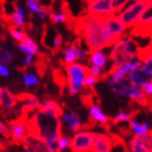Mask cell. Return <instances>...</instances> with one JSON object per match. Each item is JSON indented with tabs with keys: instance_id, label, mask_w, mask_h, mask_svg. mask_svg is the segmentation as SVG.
Returning a JSON list of instances; mask_svg holds the SVG:
<instances>
[{
	"instance_id": "cell-25",
	"label": "cell",
	"mask_w": 152,
	"mask_h": 152,
	"mask_svg": "<svg viewBox=\"0 0 152 152\" xmlns=\"http://www.w3.org/2000/svg\"><path fill=\"white\" fill-rule=\"evenodd\" d=\"M23 83L26 88H29L31 86H35L38 84L37 76L33 72H24L23 74Z\"/></svg>"
},
{
	"instance_id": "cell-4",
	"label": "cell",
	"mask_w": 152,
	"mask_h": 152,
	"mask_svg": "<svg viewBox=\"0 0 152 152\" xmlns=\"http://www.w3.org/2000/svg\"><path fill=\"white\" fill-rule=\"evenodd\" d=\"M146 0H141V1H135V2H130L127 4L123 10H121L117 13L122 22L125 24L128 29H132L133 27L136 26V24L139 21L140 16L142 14L143 10L147 7Z\"/></svg>"
},
{
	"instance_id": "cell-17",
	"label": "cell",
	"mask_w": 152,
	"mask_h": 152,
	"mask_svg": "<svg viewBox=\"0 0 152 152\" xmlns=\"http://www.w3.org/2000/svg\"><path fill=\"white\" fill-rule=\"evenodd\" d=\"M7 22L9 26L24 27L26 26V13L23 8L19 4H13V12L7 18Z\"/></svg>"
},
{
	"instance_id": "cell-26",
	"label": "cell",
	"mask_w": 152,
	"mask_h": 152,
	"mask_svg": "<svg viewBox=\"0 0 152 152\" xmlns=\"http://www.w3.org/2000/svg\"><path fill=\"white\" fill-rule=\"evenodd\" d=\"M63 58H64V64H70L74 63L77 59H76V53L74 51L72 46H69L63 50Z\"/></svg>"
},
{
	"instance_id": "cell-11",
	"label": "cell",
	"mask_w": 152,
	"mask_h": 152,
	"mask_svg": "<svg viewBox=\"0 0 152 152\" xmlns=\"http://www.w3.org/2000/svg\"><path fill=\"white\" fill-rule=\"evenodd\" d=\"M126 79L130 84L142 88L145 85L152 83V73L142 64L136 69L130 70L127 74Z\"/></svg>"
},
{
	"instance_id": "cell-10",
	"label": "cell",
	"mask_w": 152,
	"mask_h": 152,
	"mask_svg": "<svg viewBox=\"0 0 152 152\" xmlns=\"http://www.w3.org/2000/svg\"><path fill=\"white\" fill-rule=\"evenodd\" d=\"M152 28V1L147 3L146 9L143 10L139 21L135 27L130 31V36H139V37L148 38L150 29Z\"/></svg>"
},
{
	"instance_id": "cell-13",
	"label": "cell",
	"mask_w": 152,
	"mask_h": 152,
	"mask_svg": "<svg viewBox=\"0 0 152 152\" xmlns=\"http://www.w3.org/2000/svg\"><path fill=\"white\" fill-rule=\"evenodd\" d=\"M112 149L113 138L111 135L105 133H96L90 152H112Z\"/></svg>"
},
{
	"instance_id": "cell-44",
	"label": "cell",
	"mask_w": 152,
	"mask_h": 152,
	"mask_svg": "<svg viewBox=\"0 0 152 152\" xmlns=\"http://www.w3.org/2000/svg\"><path fill=\"white\" fill-rule=\"evenodd\" d=\"M0 75L3 76V77L9 76V70H8V67L6 66V64L1 63V65H0Z\"/></svg>"
},
{
	"instance_id": "cell-7",
	"label": "cell",
	"mask_w": 152,
	"mask_h": 152,
	"mask_svg": "<svg viewBox=\"0 0 152 152\" xmlns=\"http://www.w3.org/2000/svg\"><path fill=\"white\" fill-rule=\"evenodd\" d=\"M27 118L28 115L22 113L19 117L7 122L11 130V145H18V146L23 145L27 136V126H26Z\"/></svg>"
},
{
	"instance_id": "cell-24",
	"label": "cell",
	"mask_w": 152,
	"mask_h": 152,
	"mask_svg": "<svg viewBox=\"0 0 152 152\" xmlns=\"http://www.w3.org/2000/svg\"><path fill=\"white\" fill-rule=\"evenodd\" d=\"M136 113H137V111H135V112L132 111L130 113H126V112H124V111H120L115 116L113 117V118H112V123H113L114 125H117V124L121 123V122H130V121L133 120V116Z\"/></svg>"
},
{
	"instance_id": "cell-8",
	"label": "cell",
	"mask_w": 152,
	"mask_h": 152,
	"mask_svg": "<svg viewBox=\"0 0 152 152\" xmlns=\"http://www.w3.org/2000/svg\"><path fill=\"white\" fill-rule=\"evenodd\" d=\"M95 136L96 133L86 129L74 133L71 138V152H90Z\"/></svg>"
},
{
	"instance_id": "cell-40",
	"label": "cell",
	"mask_w": 152,
	"mask_h": 152,
	"mask_svg": "<svg viewBox=\"0 0 152 152\" xmlns=\"http://www.w3.org/2000/svg\"><path fill=\"white\" fill-rule=\"evenodd\" d=\"M52 45H53L54 49H60L63 45V39H62V36L60 34H57V35L53 37V41H52Z\"/></svg>"
},
{
	"instance_id": "cell-12",
	"label": "cell",
	"mask_w": 152,
	"mask_h": 152,
	"mask_svg": "<svg viewBox=\"0 0 152 152\" xmlns=\"http://www.w3.org/2000/svg\"><path fill=\"white\" fill-rule=\"evenodd\" d=\"M19 102H22V113L28 115L31 113H34L40 108V100L36 97V96L28 94V92H22L16 96Z\"/></svg>"
},
{
	"instance_id": "cell-33",
	"label": "cell",
	"mask_w": 152,
	"mask_h": 152,
	"mask_svg": "<svg viewBox=\"0 0 152 152\" xmlns=\"http://www.w3.org/2000/svg\"><path fill=\"white\" fill-rule=\"evenodd\" d=\"M53 12L52 11V8L49 6H41L40 7V10L38 11V13L36 14V15L38 16V19L41 20V21H44L46 18H48V16H50L51 13Z\"/></svg>"
},
{
	"instance_id": "cell-46",
	"label": "cell",
	"mask_w": 152,
	"mask_h": 152,
	"mask_svg": "<svg viewBox=\"0 0 152 152\" xmlns=\"http://www.w3.org/2000/svg\"><path fill=\"white\" fill-rule=\"evenodd\" d=\"M24 1H25V3H27V2H41V1H42V0H24Z\"/></svg>"
},
{
	"instance_id": "cell-18",
	"label": "cell",
	"mask_w": 152,
	"mask_h": 152,
	"mask_svg": "<svg viewBox=\"0 0 152 152\" xmlns=\"http://www.w3.org/2000/svg\"><path fill=\"white\" fill-rule=\"evenodd\" d=\"M39 110L45 113L51 114L54 116L61 117V115L63 114V109L61 108V105L58 102L51 100V99H46L44 98L42 100H40V108Z\"/></svg>"
},
{
	"instance_id": "cell-31",
	"label": "cell",
	"mask_w": 152,
	"mask_h": 152,
	"mask_svg": "<svg viewBox=\"0 0 152 152\" xmlns=\"http://www.w3.org/2000/svg\"><path fill=\"white\" fill-rule=\"evenodd\" d=\"M0 133L2 138H4V140L9 141V143H11V130H10V126L7 125L4 122H0Z\"/></svg>"
},
{
	"instance_id": "cell-5",
	"label": "cell",
	"mask_w": 152,
	"mask_h": 152,
	"mask_svg": "<svg viewBox=\"0 0 152 152\" xmlns=\"http://www.w3.org/2000/svg\"><path fill=\"white\" fill-rule=\"evenodd\" d=\"M103 23H104L105 29L108 33V36L111 40V44L113 46L118 39L125 36L127 28L125 24L122 22L120 16L117 13H113L110 15H107L103 18Z\"/></svg>"
},
{
	"instance_id": "cell-29",
	"label": "cell",
	"mask_w": 152,
	"mask_h": 152,
	"mask_svg": "<svg viewBox=\"0 0 152 152\" xmlns=\"http://www.w3.org/2000/svg\"><path fill=\"white\" fill-rule=\"evenodd\" d=\"M149 56H152V38H151V40H150V42L147 45L146 47H143V48L139 47L137 59H139L140 61H142L145 58L149 57Z\"/></svg>"
},
{
	"instance_id": "cell-28",
	"label": "cell",
	"mask_w": 152,
	"mask_h": 152,
	"mask_svg": "<svg viewBox=\"0 0 152 152\" xmlns=\"http://www.w3.org/2000/svg\"><path fill=\"white\" fill-rule=\"evenodd\" d=\"M18 48H19V50L24 53L25 56H35V54L38 53V50L35 49V48H33L32 46H29V45L25 44V42H18Z\"/></svg>"
},
{
	"instance_id": "cell-20",
	"label": "cell",
	"mask_w": 152,
	"mask_h": 152,
	"mask_svg": "<svg viewBox=\"0 0 152 152\" xmlns=\"http://www.w3.org/2000/svg\"><path fill=\"white\" fill-rule=\"evenodd\" d=\"M49 19H50V22L52 24H54V25L56 24H62V23H67L70 21L71 14L69 12V10L64 9V6H63L60 10L53 11V12L51 13Z\"/></svg>"
},
{
	"instance_id": "cell-21",
	"label": "cell",
	"mask_w": 152,
	"mask_h": 152,
	"mask_svg": "<svg viewBox=\"0 0 152 152\" xmlns=\"http://www.w3.org/2000/svg\"><path fill=\"white\" fill-rule=\"evenodd\" d=\"M129 125L130 132L134 134V136H142L145 134L149 130V126H148V123L147 122H142V123H139V122H137L135 118L128 122Z\"/></svg>"
},
{
	"instance_id": "cell-2",
	"label": "cell",
	"mask_w": 152,
	"mask_h": 152,
	"mask_svg": "<svg viewBox=\"0 0 152 152\" xmlns=\"http://www.w3.org/2000/svg\"><path fill=\"white\" fill-rule=\"evenodd\" d=\"M27 134L40 137L46 141L52 152L58 150V139L62 135L61 117L45 113L38 109L26 121Z\"/></svg>"
},
{
	"instance_id": "cell-50",
	"label": "cell",
	"mask_w": 152,
	"mask_h": 152,
	"mask_svg": "<svg viewBox=\"0 0 152 152\" xmlns=\"http://www.w3.org/2000/svg\"><path fill=\"white\" fill-rule=\"evenodd\" d=\"M146 152H152V151H148V150H147V151Z\"/></svg>"
},
{
	"instance_id": "cell-23",
	"label": "cell",
	"mask_w": 152,
	"mask_h": 152,
	"mask_svg": "<svg viewBox=\"0 0 152 152\" xmlns=\"http://www.w3.org/2000/svg\"><path fill=\"white\" fill-rule=\"evenodd\" d=\"M9 34L11 35V37L18 42H22L24 41V39L26 38V33L25 31H23L22 27H16V26H9L8 27Z\"/></svg>"
},
{
	"instance_id": "cell-49",
	"label": "cell",
	"mask_w": 152,
	"mask_h": 152,
	"mask_svg": "<svg viewBox=\"0 0 152 152\" xmlns=\"http://www.w3.org/2000/svg\"><path fill=\"white\" fill-rule=\"evenodd\" d=\"M147 2H150V1H152V0H146Z\"/></svg>"
},
{
	"instance_id": "cell-22",
	"label": "cell",
	"mask_w": 152,
	"mask_h": 152,
	"mask_svg": "<svg viewBox=\"0 0 152 152\" xmlns=\"http://www.w3.org/2000/svg\"><path fill=\"white\" fill-rule=\"evenodd\" d=\"M128 149L129 152H146V148L143 146V142L140 136H134L128 142Z\"/></svg>"
},
{
	"instance_id": "cell-6",
	"label": "cell",
	"mask_w": 152,
	"mask_h": 152,
	"mask_svg": "<svg viewBox=\"0 0 152 152\" xmlns=\"http://www.w3.org/2000/svg\"><path fill=\"white\" fill-rule=\"evenodd\" d=\"M64 67L67 74V84L77 89H82V87H84L86 77L89 74V66L74 62L64 64Z\"/></svg>"
},
{
	"instance_id": "cell-19",
	"label": "cell",
	"mask_w": 152,
	"mask_h": 152,
	"mask_svg": "<svg viewBox=\"0 0 152 152\" xmlns=\"http://www.w3.org/2000/svg\"><path fill=\"white\" fill-rule=\"evenodd\" d=\"M108 59L107 54L102 50H95V51H89V59L88 63L94 64L96 66H99L101 69H104L108 63Z\"/></svg>"
},
{
	"instance_id": "cell-38",
	"label": "cell",
	"mask_w": 152,
	"mask_h": 152,
	"mask_svg": "<svg viewBox=\"0 0 152 152\" xmlns=\"http://www.w3.org/2000/svg\"><path fill=\"white\" fill-rule=\"evenodd\" d=\"M89 73L91 74V75L94 76H97V77H99V79H100V77L102 76V69L99 66H96V65H94V64H90L89 65Z\"/></svg>"
},
{
	"instance_id": "cell-42",
	"label": "cell",
	"mask_w": 152,
	"mask_h": 152,
	"mask_svg": "<svg viewBox=\"0 0 152 152\" xmlns=\"http://www.w3.org/2000/svg\"><path fill=\"white\" fill-rule=\"evenodd\" d=\"M33 59H34V56H31V54L25 56V59H24V67H25V69L29 67L34 63V62H33Z\"/></svg>"
},
{
	"instance_id": "cell-30",
	"label": "cell",
	"mask_w": 152,
	"mask_h": 152,
	"mask_svg": "<svg viewBox=\"0 0 152 152\" xmlns=\"http://www.w3.org/2000/svg\"><path fill=\"white\" fill-rule=\"evenodd\" d=\"M140 138H141V140H142L143 146H145L146 150L152 151V129L151 130L149 129L145 135L140 136Z\"/></svg>"
},
{
	"instance_id": "cell-48",
	"label": "cell",
	"mask_w": 152,
	"mask_h": 152,
	"mask_svg": "<svg viewBox=\"0 0 152 152\" xmlns=\"http://www.w3.org/2000/svg\"><path fill=\"white\" fill-rule=\"evenodd\" d=\"M130 2H135V1H141V0H129Z\"/></svg>"
},
{
	"instance_id": "cell-35",
	"label": "cell",
	"mask_w": 152,
	"mask_h": 152,
	"mask_svg": "<svg viewBox=\"0 0 152 152\" xmlns=\"http://www.w3.org/2000/svg\"><path fill=\"white\" fill-rule=\"evenodd\" d=\"M13 60V56L8 49H3L1 50V56H0V61L3 64H9Z\"/></svg>"
},
{
	"instance_id": "cell-1",
	"label": "cell",
	"mask_w": 152,
	"mask_h": 152,
	"mask_svg": "<svg viewBox=\"0 0 152 152\" xmlns=\"http://www.w3.org/2000/svg\"><path fill=\"white\" fill-rule=\"evenodd\" d=\"M74 32L80 39L85 41L89 51L102 50L104 48H111V40L105 29L103 18L85 15L75 21Z\"/></svg>"
},
{
	"instance_id": "cell-47",
	"label": "cell",
	"mask_w": 152,
	"mask_h": 152,
	"mask_svg": "<svg viewBox=\"0 0 152 152\" xmlns=\"http://www.w3.org/2000/svg\"><path fill=\"white\" fill-rule=\"evenodd\" d=\"M148 38H152V28L150 29L149 34H148Z\"/></svg>"
},
{
	"instance_id": "cell-39",
	"label": "cell",
	"mask_w": 152,
	"mask_h": 152,
	"mask_svg": "<svg viewBox=\"0 0 152 152\" xmlns=\"http://www.w3.org/2000/svg\"><path fill=\"white\" fill-rule=\"evenodd\" d=\"M26 7H27V10H28L31 13L37 14L38 11L40 10L41 6L38 2H27V3H26Z\"/></svg>"
},
{
	"instance_id": "cell-36",
	"label": "cell",
	"mask_w": 152,
	"mask_h": 152,
	"mask_svg": "<svg viewBox=\"0 0 152 152\" xmlns=\"http://www.w3.org/2000/svg\"><path fill=\"white\" fill-rule=\"evenodd\" d=\"M34 65H35L36 70H37L38 73L40 74L41 76L44 75L45 72H46V70H47V64H46V62L44 61V59H42V58L37 59V60L34 62Z\"/></svg>"
},
{
	"instance_id": "cell-14",
	"label": "cell",
	"mask_w": 152,
	"mask_h": 152,
	"mask_svg": "<svg viewBox=\"0 0 152 152\" xmlns=\"http://www.w3.org/2000/svg\"><path fill=\"white\" fill-rule=\"evenodd\" d=\"M61 121H62V124L66 125L67 130L71 133H77V132H79V129L83 128L80 117L74 111L63 112V114L61 115Z\"/></svg>"
},
{
	"instance_id": "cell-16",
	"label": "cell",
	"mask_w": 152,
	"mask_h": 152,
	"mask_svg": "<svg viewBox=\"0 0 152 152\" xmlns=\"http://www.w3.org/2000/svg\"><path fill=\"white\" fill-rule=\"evenodd\" d=\"M89 112V121L88 122H91L95 125H100L103 128L108 129L109 128V118L107 115H105L102 110L100 109V107L97 104H92L90 108H88Z\"/></svg>"
},
{
	"instance_id": "cell-43",
	"label": "cell",
	"mask_w": 152,
	"mask_h": 152,
	"mask_svg": "<svg viewBox=\"0 0 152 152\" xmlns=\"http://www.w3.org/2000/svg\"><path fill=\"white\" fill-rule=\"evenodd\" d=\"M142 90L148 97H152V83H149V84H147V85L143 86Z\"/></svg>"
},
{
	"instance_id": "cell-9",
	"label": "cell",
	"mask_w": 152,
	"mask_h": 152,
	"mask_svg": "<svg viewBox=\"0 0 152 152\" xmlns=\"http://www.w3.org/2000/svg\"><path fill=\"white\" fill-rule=\"evenodd\" d=\"M86 12L89 15L104 18L115 12L114 0H85Z\"/></svg>"
},
{
	"instance_id": "cell-32",
	"label": "cell",
	"mask_w": 152,
	"mask_h": 152,
	"mask_svg": "<svg viewBox=\"0 0 152 152\" xmlns=\"http://www.w3.org/2000/svg\"><path fill=\"white\" fill-rule=\"evenodd\" d=\"M53 76H54V82L57 83L61 88H62V87H65V85H69V84H67V79L64 78L63 74H62V72H61L60 70H54Z\"/></svg>"
},
{
	"instance_id": "cell-37",
	"label": "cell",
	"mask_w": 152,
	"mask_h": 152,
	"mask_svg": "<svg viewBox=\"0 0 152 152\" xmlns=\"http://www.w3.org/2000/svg\"><path fill=\"white\" fill-rule=\"evenodd\" d=\"M129 0H114V8H115V12L118 13L121 10H123L127 4H129Z\"/></svg>"
},
{
	"instance_id": "cell-45",
	"label": "cell",
	"mask_w": 152,
	"mask_h": 152,
	"mask_svg": "<svg viewBox=\"0 0 152 152\" xmlns=\"http://www.w3.org/2000/svg\"><path fill=\"white\" fill-rule=\"evenodd\" d=\"M78 90L79 89L75 88V87H73V86L67 85V92H69V95L70 96H75L76 94H78Z\"/></svg>"
},
{
	"instance_id": "cell-27",
	"label": "cell",
	"mask_w": 152,
	"mask_h": 152,
	"mask_svg": "<svg viewBox=\"0 0 152 152\" xmlns=\"http://www.w3.org/2000/svg\"><path fill=\"white\" fill-rule=\"evenodd\" d=\"M58 149L60 150V151L64 152L66 151V150H70L71 148V138L66 135H61L59 137V139H58Z\"/></svg>"
},
{
	"instance_id": "cell-41",
	"label": "cell",
	"mask_w": 152,
	"mask_h": 152,
	"mask_svg": "<svg viewBox=\"0 0 152 152\" xmlns=\"http://www.w3.org/2000/svg\"><path fill=\"white\" fill-rule=\"evenodd\" d=\"M142 64L152 73V56H149V57L145 58V59L142 60Z\"/></svg>"
},
{
	"instance_id": "cell-15",
	"label": "cell",
	"mask_w": 152,
	"mask_h": 152,
	"mask_svg": "<svg viewBox=\"0 0 152 152\" xmlns=\"http://www.w3.org/2000/svg\"><path fill=\"white\" fill-rule=\"evenodd\" d=\"M18 97L12 94L8 87L3 86L0 88V103H1V108L4 110V112L11 111L15 108L18 104Z\"/></svg>"
},
{
	"instance_id": "cell-3",
	"label": "cell",
	"mask_w": 152,
	"mask_h": 152,
	"mask_svg": "<svg viewBox=\"0 0 152 152\" xmlns=\"http://www.w3.org/2000/svg\"><path fill=\"white\" fill-rule=\"evenodd\" d=\"M139 47L133 39V36H124L111 47L109 59L111 60V69H117L125 64L133 62L138 57Z\"/></svg>"
},
{
	"instance_id": "cell-34",
	"label": "cell",
	"mask_w": 152,
	"mask_h": 152,
	"mask_svg": "<svg viewBox=\"0 0 152 152\" xmlns=\"http://www.w3.org/2000/svg\"><path fill=\"white\" fill-rule=\"evenodd\" d=\"M100 79H99V77H97V76H94L91 75V74L89 73L88 75H87V77H86L85 79V83H84V87L87 89H92L94 88V86L97 84V83L99 82Z\"/></svg>"
}]
</instances>
